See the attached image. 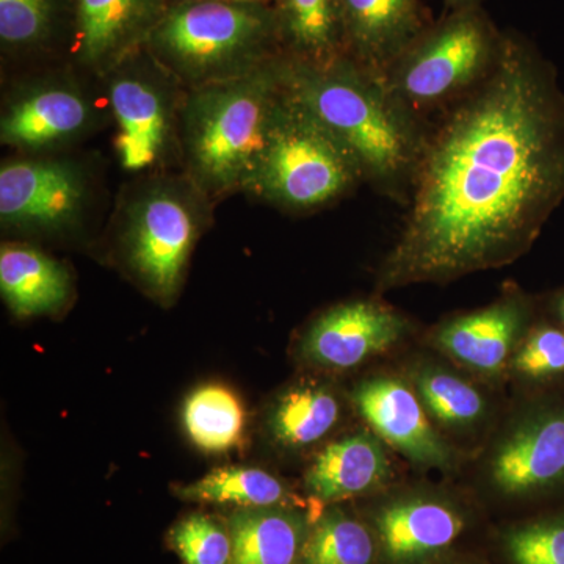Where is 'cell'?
<instances>
[{
	"label": "cell",
	"instance_id": "1",
	"mask_svg": "<svg viewBox=\"0 0 564 564\" xmlns=\"http://www.w3.org/2000/svg\"><path fill=\"white\" fill-rule=\"evenodd\" d=\"M564 202V93L552 63L503 32L480 85L430 128L378 289L448 282L510 265Z\"/></svg>",
	"mask_w": 564,
	"mask_h": 564
},
{
	"label": "cell",
	"instance_id": "2",
	"mask_svg": "<svg viewBox=\"0 0 564 564\" xmlns=\"http://www.w3.org/2000/svg\"><path fill=\"white\" fill-rule=\"evenodd\" d=\"M284 79L351 152L364 182L406 206L429 139L425 118L397 98L383 77L348 55L326 66L284 55Z\"/></svg>",
	"mask_w": 564,
	"mask_h": 564
},
{
	"label": "cell",
	"instance_id": "3",
	"mask_svg": "<svg viewBox=\"0 0 564 564\" xmlns=\"http://www.w3.org/2000/svg\"><path fill=\"white\" fill-rule=\"evenodd\" d=\"M284 88V54L258 69L193 88L181 110V150L196 191L247 188Z\"/></svg>",
	"mask_w": 564,
	"mask_h": 564
},
{
	"label": "cell",
	"instance_id": "4",
	"mask_svg": "<svg viewBox=\"0 0 564 564\" xmlns=\"http://www.w3.org/2000/svg\"><path fill=\"white\" fill-rule=\"evenodd\" d=\"M144 50L188 87L236 79L282 54L273 6L176 0Z\"/></svg>",
	"mask_w": 564,
	"mask_h": 564
},
{
	"label": "cell",
	"instance_id": "5",
	"mask_svg": "<svg viewBox=\"0 0 564 564\" xmlns=\"http://www.w3.org/2000/svg\"><path fill=\"white\" fill-rule=\"evenodd\" d=\"M361 182L351 152L284 79L247 191L281 209L311 212L337 202Z\"/></svg>",
	"mask_w": 564,
	"mask_h": 564
},
{
	"label": "cell",
	"instance_id": "6",
	"mask_svg": "<svg viewBox=\"0 0 564 564\" xmlns=\"http://www.w3.org/2000/svg\"><path fill=\"white\" fill-rule=\"evenodd\" d=\"M502 36L481 6L451 10L429 25L381 77L397 98L425 118L430 111L448 109L489 76Z\"/></svg>",
	"mask_w": 564,
	"mask_h": 564
},
{
	"label": "cell",
	"instance_id": "7",
	"mask_svg": "<svg viewBox=\"0 0 564 564\" xmlns=\"http://www.w3.org/2000/svg\"><path fill=\"white\" fill-rule=\"evenodd\" d=\"M143 55L144 47L107 74L115 151L129 173L162 169L181 148V118L165 85L169 74L151 55L144 66Z\"/></svg>",
	"mask_w": 564,
	"mask_h": 564
},
{
	"label": "cell",
	"instance_id": "8",
	"mask_svg": "<svg viewBox=\"0 0 564 564\" xmlns=\"http://www.w3.org/2000/svg\"><path fill=\"white\" fill-rule=\"evenodd\" d=\"M199 229V207L180 185L148 188L129 210L126 248L129 263L159 299L180 291Z\"/></svg>",
	"mask_w": 564,
	"mask_h": 564
},
{
	"label": "cell",
	"instance_id": "9",
	"mask_svg": "<svg viewBox=\"0 0 564 564\" xmlns=\"http://www.w3.org/2000/svg\"><path fill=\"white\" fill-rule=\"evenodd\" d=\"M87 204L80 170L65 161L31 159L3 163L0 218L11 228L58 231L74 225Z\"/></svg>",
	"mask_w": 564,
	"mask_h": 564
},
{
	"label": "cell",
	"instance_id": "10",
	"mask_svg": "<svg viewBox=\"0 0 564 564\" xmlns=\"http://www.w3.org/2000/svg\"><path fill=\"white\" fill-rule=\"evenodd\" d=\"M172 0H73L74 52L95 73H111L143 50Z\"/></svg>",
	"mask_w": 564,
	"mask_h": 564
},
{
	"label": "cell",
	"instance_id": "11",
	"mask_svg": "<svg viewBox=\"0 0 564 564\" xmlns=\"http://www.w3.org/2000/svg\"><path fill=\"white\" fill-rule=\"evenodd\" d=\"M402 314L375 300L339 304L321 315L304 337L307 359L328 369H351L399 343L408 332Z\"/></svg>",
	"mask_w": 564,
	"mask_h": 564
},
{
	"label": "cell",
	"instance_id": "12",
	"mask_svg": "<svg viewBox=\"0 0 564 564\" xmlns=\"http://www.w3.org/2000/svg\"><path fill=\"white\" fill-rule=\"evenodd\" d=\"M529 302L508 293L489 306L443 323L433 343L456 361L481 373H497L521 340L529 323Z\"/></svg>",
	"mask_w": 564,
	"mask_h": 564
},
{
	"label": "cell",
	"instance_id": "13",
	"mask_svg": "<svg viewBox=\"0 0 564 564\" xmlns=\"http://www.w3.org/2000/svg\"><path fill=\"white\" fill-rule=\"evenodd\" d=\"M91 122V107L69 85L29 88L3 109L0 139L7 147L36 152L76 139Z\"/></svg>",
	"mask_w": 564,
	"mask_h": 564
},
{
	"label": "cell",
	"instance_id": "14",
	"mask_svg": "<svg viewBox=\"0 0 564 564\" xmlns=\"http://www.w3.org/2000/svg\"><path fill=\"white\" fill-rule=\"evenodd\" d=\"M345 54L383 76L429 25L421 0H339Z\"/></svg>",
	"mask_w": 564,
	"mask_h": 564
},
{
	"label": "cell",
	"instance_id": "15",
	"mask_svg": "<svg viewBox=\"0 0 564 564\" xmlns=\"http://www.w3.org/2000/svg\"><path fill=\"white\" fill-rule=\"evenodd\" d=\"M352 400L375 432L397 451L430 466L451 462L447 445L430 425L417 397L402 381H366L352 393Z\"/></svg>",
	"mask_w": 564,
	"mask_h": 564
},
{
	"label": "cell",
	"instance_id": "16",
	"mask_svg": "<svg viewBox=\"0 0 564 564\" xmlns=\"http://www.w3.org/2000/svg\"><path fill=\"white\" fill-rule=\"evenodd\" d=\"M564 478V408L527 419L500 445L492 480L507 494L540 491Z\"/></svg>",
	"mask_w": 564,
	"mask_h": 564
},
{
	"label": "cell",
	"instance_id": "17",
	"mask_svg": "<svg viewBox=\"0 0 564 564\" xmlns=\"http://www.w3.org/2000/svg\"><path fill=\"white\" fill-rule=\"evenodd\" d=\"M377 530L389 562L413 563L451 547L463 533L464 519L451 505L411 499L384 507Z\"/></svg>",
	"mask_w": 564,
	"mask_h": 564
},
{
	"label": "cell",
	"instance_id": "18",
	"mask_svg": "<svg viewBox=\"0 0 564 564\" xmlns=\"http://www.w3.org/2000/svg\"><path fill=\"white\" fill-rule=\"evenodd\" d=\"M389 475L383 447L370 434H352L323 448L306 474V488L317 499H348L372 491Z\"/></svg>",
	"mask_w": 564,
	"mask_h": 564
},
{
	"label": "cell",
	"instance_id": "19",
	"mask_svg": "<svg viewBox=\"0 0 564 564\" xmlns=\"http://www.w3.org/2000/svg\"><path fill=\"white\" fill-rule=\"evenodd\" d=\"M0 291L20 317L55 313L68 300L69 276L61 263L35 248L3 245Z\"/></svg>",
	"mask_w": 564,
	"mask_h": 564
},
{
	"label": "cell",
	"instance_id": "20",
	"mask_svg": "<svg viewBox=\"0 0 564 564\" xmlns=\"http://www.w3.org/2000/svg\"><path fill=\"white\" fill-rule=\"evenodd\" d=\"M231 564H300L306 522L284 507L240 508L228 521Z\"/></svg>",
	"mask_w": 564,
	"mask_h": 564
},
{
	"label": "cell",
	"instance_id": "21",
	"mask_svg": "<svg viewBox=\"0 0 564 564\" xmlns=\"http://www.w3.org/2000/svg\"><path fill=\"white\" fill-rule=\"evenodd\" d=\"M273 7L285 57L326 66L347 55L339 0H276Z\"/></svg>",
	"mask_w": 564,
	"mask_h": 564
},
{
	"label": "cell",
	"instance_id": "22",
	"mask_svg": "<svg viewBox=\"0 0 564 564\" xmlns=\"http://www.w3.org/2000/svg\"><path fill=\"white\" fill-rule=\"evenodd\" d=\"M177 494L195 502L236 505L239 508L288 507L295 497L272 474L252 467H218L202 480L182 486Z\"/></svg>",
	"mask_w": 564,
	"mask_h": 564
},
{
	"label": "cell",
	"instance_id": "23",
	"mask_svg": "<svg viewBox=\"0 0 564 564\" xmlns=\"http://www.w3.org/2000/svg\"><path fill=\"white\" fill-rule=\"evenodd\" d=\"M184 423L199 448L223 454L242 440L245 410L236 393L225 386H204L185 402Z\"/></svg>",
	"mask_w": 564,
	"mask_h": 564
},
{
	"label": "cell",
	"instance_id": "24",
	"mask_svg": "<svg viewBox=\"0 0 564 564\" xmlns=\"http://www.w3.org/2000/svg\"><path fill=\"white\" fill-rule=\"evenodd\" d=\"M337 419L336 397L321 386L304 384L282 397L273 413L272 430L282 444L304 447L322 440Z\"/></svg>",
	"mask_w": 564,
	"mask_h": 564
},
{
	"label": "cell",
	"instance_id": "25",
	"mask_svg": "<svg viewBox=\"0 0 564 564\" xmlns=\"http://www.w3.org/2000/svg\"><path fill=\"white\" fill-rule=\"evenodd\" d=\"M375 554L367 527L344 511L332 510L307 533L300 564H372Z\"/></svg>",
	"mask_w": 564,
	"mask_h": 564
},
{
	"label": "cell",
	"instance_id": "26",
	"mask_svg": "<svg viewBox=\"0 0 564 564\" xmlns=\"http://www.w3.org/2000/svg\"><path fill=\"white\" fill-rule=\"evenodd\" d=\"M63 13V0H0V43L7 52L46 46Z\"/></svg>",
	"mask_w": 564,
	"mask_h": 564
},
{
	"label": "cell",
	"instance_id": "27",
	"mask_svg": "<svg viewBox=\"0 0 564 564\" xmlns=\"http://www.w3.org/2000/svg\"><path fill=\"white\" fill-rule=\"evenodd\" d=\"M419 393L430 413L448 425H467L484 415L481 393L455 375L426 369L415 377Z\"/></svg>",
	"mask_w": 564,
	"mask_h": 564
},
{
	"label": "cell",
	"instance_id": "28",
	"mask_svg": "<svg viewBox=\"0 0 564 564\" xmlns=\"http://www.w3.org/2000/svg\"><path fill=\"white\" fill-rule=\"evenodd\" d=\"M170 544L184 564H231L232 540L228 525L210 516L193 513L177 522Z\"/></svg>",
	"mask_w": 564,
	"mask_h": 564
},
{
	"label": "cell",
	"instance_id": "29",
	"mask_svg": "<svg viewBox=\"0 0 564 564\" xmlns=\"http://www.w3.org/2000/svg\"><path fill=\"white\" fill-rule=\"evenodd\" d=\"M505 551L513 564H564V516L511 530Z\"/></svg>",
	"mask_w": 564,
	"mask_h": 564
},
{
	"label": "cell",
	"instance_id": "30",
	"mask_svg": "<svg viewBox=\"0 0 564 564\" xmlns=\"http://www.w3.org/2000/svg\"><path fill=\"white\" fill-rule=\"evenodd\" d=\"M516 372L532 380L564 373V328L541 325L527 334L513 359Z\"/></svg>",
	"mask_w": 564,
	"mask_h": 564
},
{
	"label": "cell",
	"instance_id": "31",
	"mask_svg": "<svg viewBox=\"0 0 564 564\" xmlns=\"http://www.w3.org/2000/svg\"><path fill=\"white\" fill-rule=\"evenodd\" d=\"M445 6L451 10L469 9V7L480 6L481 0H444Z\"/></svg>",
	"mask_w": 564,
	"mask_h": 564
},
{
	"label": "cell",
	"instance_id": "32",
	"mask_svg": "<svg viewBox=\"0 0 564 564\" xmlns=\"http://www.w3.org/2000/svg\"><path fill=\"white\" fill-rule=\"evenodd\" d=\"M554 311L564 328V291L560 292L554 299Z\"/></svg>",
	"mask_w": 564,
	"mask_h": 564
},
{
	"label": "cell",
	"instance_id": "33",
	"mask_svg": "<svg viewBox=\"0 0 564 564\" xmlns=\"http://www.w3.org/2000/svg\"><path fill=\"white\" fill-rule=\"evenodd\" d=\"M172 2H176V0H172ZM215 2L262 3V6H274L276 0H215Z\"/></svg>",
	"mask_w": 564,
	"mask_h": 564
}]
</instances>
